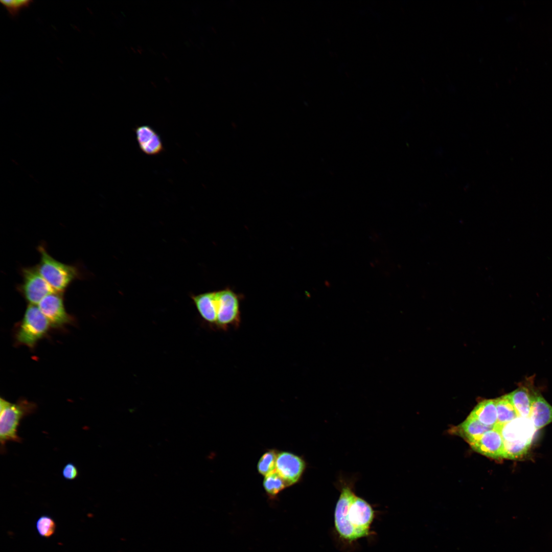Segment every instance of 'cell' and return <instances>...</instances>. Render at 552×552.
I'll return each mask as SVG.
<instances>
[{
    "label": "cell",
    "instance_id": "obj_5",
    "mask_svg": "<svg viewBox=\"0 0 552 552\" xmlns=\"http://www.w3.org/2000/svg\"><path fill=\"white\" fill-rule=\"evenodd\" d=\"M51 329L38 306L28 304L23 317L15 327V343L33 349L40 340L49 335Z\"/></svg>",
    "mask_w": 552,
    "mask_h": 552
},
{
    "label": "cell",
    "instance_id": "obj_3",
    "mask_svg": "<svg viewBox=\"0 0 552 552\" xmlns=\"http://www.w3.org/2000/svg\"><path fill=\"white\" fill-rule=\"evenodd\" d=\"M37 404L25 398H20L15 403H11L4 398L0 399V442L1 452L6 451V444L12 441L20 443L22 439L17 434L20 421L25 417L35 412Z\"/></svg>",
    "mask_w": 552,
    "mask_h": 552
},
{
    "label": "cell",
    "instance_id": "obj_4",
    "mask_svg": "<svg viewBox=\"0 0 552 552\" xmlns=\"http://www.w3.org/2000/svg\"><path fill=\"white\" fill-rule=\"evenodd\" d=\"M40 255L37 269L55 291L64 293L73 282L82 278L80 269L76 265L63 263L52 257L45 246L37 247Z\"/></svg>",
    "mask_w": 552,
    "mask_h": 552
},
{
    "label": "cell",
    "instance_id": "obj_6",
    "mask_svg": "<svg viewBox=\"0 0 552 552\" xmlns=\"http://www.w3.org/2000/svg\"><path fill=\"white\" fill-rule=\"evenodd\" d=\"M243 295L229 287L214 291V310L216 321L214 328L226 331L238 327L241 323V302Z\"/></svg>",
    "mask_w": 552,
    "mask_h": 552
},
{
    "label": "cell",
    "instance_id": "obj_19",
    "mask_svg": "<svg viewBox=\"0 0 552 552\" xmlns=\"http://www.w3.org/2000/svg\"><path fill=\"white\" fill-rule=\"evenodd\" d=\"M278 454L275 450H269L261 456L258 463V470L266 476L275 471Z\"/></svg>",
    "mask_w": 552,
    "mask_h": 552
},
{
    "label": "cell",
    "instance_id": "obj_13",
    "mask_svg": "<svg viewBox=\"0 0 552 552\" xmlns=\"http://www.w3.org/2000/svg\"><path fill=\"white\" fill-rule=\"evenodd\" d=\"M533 380L527 379L519 387L507 394L518 416L528 418L532 402L531 385Z\"/></svg>",
    "mask_w": 552,
    "mask_h": 552
},
{
    "label": "cell",
    "instance_id": "obj_8",
    "mask_svg": "<svg viewBox=\"0 0 552 552\" xmlns=\"http://www.w3.org/2000/svg\"><path fill=\"white\" fill-rule=\"evenodd\" d=\"M64 293L54 291L44 297L38 304L39 309L48 320L52 329L62 330L75 323L74 317L67 313L64 303Z\"/></svg>",
    "mask_w": 552,
    "mask_h": 552
},
{
    "label": "cell",
    "instance_id": "obj_17",
    "mask_svg": "<svg viewBox=\"0 0 552 552\" xmlns=\"http://www.w3.org/2000/svg\"><path fill=\"white\" fill-rule=\"evenodd\" d=\"M494 400L497 413V424H504L519 417L507 395Z\"/></svg>",
    "mask_w": 552,
    "mask_h": 552
},
{
    "label": "cell",
    "instance_id": "obj_14",
    "mask_svg": "<svg viewBox=\"0 0 552 552\" xmlns=\"http://www.w3.org/2000/svg\"><path fill=\"white\" fill-rule=\"evenodd\" d=\"M494 427L487 426L480 423L475 418L469 415L467 419L455 429L456 433L464 438L470 445L478 441L488 431Z\"/></svg>",
    "mask_w": 552,
    "mask_h": 552
},
{
    "label": "cell",
    "instance_id": "obj_9",
    "mask_svg": "<svg viewBox=\"0 0 552 552\" xmlns=\"http://www.w3.org/2000/svg\"><path fill=\"white\" fill-rule=\"evenodd\" d=\"M306 467L305 461L297 455L286 451L278 454L275 471L283 479L286 487L299 481Z\"/></svg>",
    "mask_w": 552,
    "mask_h": 552
},
{
    "label": "cell",
    "instance_id": "obj_2",
    "mask_svg": "<svg viewBox=\"0 0 552 552\" xmlns=\"http://www.w3.org/2000/svg\"><path fill=\"white\" fill-rule=\"evenodd\" d=\"M501 433L504 446V458L522 457L530 449L536 429L529 418L518 417L503 425L495 426Z\"/></svg>",
    "mask_w": 552,
    "mask_h": 552
},
{
    "label": "cell",
    "instance_id": "obj_20",
    "mask_svg": "<svg viewBox=\"0 0 552 552\" xmlns=\"http://www.w3.org/2000/svg\"><path fill=\"white\" fill-rule=\"evenodd\" d=\"M36 528L39 536L48 538L54 534L56 524L51 516L43 515L40 516L36 520Z\"/></svg>",
    "mask_w": 552,
    "mask_h": 552
},
{
    "label": "cell",
    "instance_id": "obj_10",
    "mask_svg": "<svg viewBox=\"0 0 552 552\" xmlns=\"http://www.w3.org/2000/svg\"><path fill=\"white\" fill-rule=\"evenodd\" d=\"M470 446L474 451L488 457L504 458L503 438L499 430L495 427L486 432L478 441Z\"/></svg>",
    "mask_w": 552,
    "mask_h": 552
},
{
    "label": "cell",
    "instance_id": "obj_21",
    "mask_svg": "<svg viewBox=\"0 0 552 552\" xmlns=\"http://www.w3.org/2000/svg\"><path fill=\"white\" fill-rule=\"evenodd\" d=\"M1 3L6 8L9 14L13 17H15L22 9L28 7L32 3V1L30 0H3L1 1Z\"/></svg>",
    "mask_w": 552,
    "mask_h": 552
},
{
    "label": "cell",
    "instance_id": "obj_1",
    "mask_svg": "<svg viewBox=\"0 0 552 552\" xmlns=\"http://www.w3.org/2000/svg\"><path fill=\"white\" fill-rule=\"evenodd\" d=\"M375 517L372 505L355 494L352 483L343 484L334 513V527L339 538L351 543L369 536Z\"/></svg>",
    "mask_w": 552,
    "mask_h": 552
},
{
    "label": "cell",
    "instance_id": "obj_16",
    "mask_svg": "<svg viewBox=\"0 0 552 552\" xmlns=\"http://www.w3.org/2000/svg\"><path fill=\"white\" fill-rule=\"evenodd\" d=\"M487 426L495 427L497 423V413L494 399L479 402L469 415Z\"/></svg>",
    "mask_w": 552,
    "mask_h": 552
},
{
    "label": "cell",
    "instance_id": "obj_18",
    "mask_svg": "<svg viewBox=\"0 0 552 552\" xmlns=\"http://www.w3.org/2000/svg\"><path fill=\"white\" fill-rule=\"evenodd\" d=\"M263 487L270 497L273 498L286 487V486L283 479L275 471L265 476Z\"/></svg>",
    "mask_w": 552,
    "mask_h": 552
},
{
    "label": "cell",
    "instance_id": "obj_22",
    "mask_svg": "<svg viewBox=\"0 0 552 552\" xmlns=\"http://www.w3.org/2000/svg\"><path fill=\"white\" fill-rule=\"evenodd\" d=\"M62 474L65 479L72 480L78 477L79 472L77 467L74 464L68 463L63 467Z\"/></svg>",
    "mask_w": 552,
    "mask_h": 552
},
{
    "label": "cell",
    "instance_id": "obj_12",
    "mask_svg": "<svg viewBox=\"0 0 552 552\" xmlns=\"http://www.w3.org/2000/svg\"><path fill=\"white\" fill-rule=\"evenodd\" d=\"M136 139L139 148L148 155H157L164 151V147L160 135L151 126L142 125L134 128Z\"/></svg>",
    "mask_w": 552,
    "mask_h": 552
},
{
    "label": "cell",
    "instance_id": "obj_11",
    "mask_svg": "<svg viewBox=\"0 0 552 552\" xmlns=\"http://www.w3.org/2000/svg\"><path fill=\"white\" fill-rule=\"evenodd\" d=\"M531 392L532 402L528 418L538 430L552 423V406L535 387L534 382L531 385Z\"/></svg>",
    "mask_w": 552,
    "mask_h": 552
},
{
    "label": "cell",
    "instance_id": "obj_15",
    "mask_svg": "<svg viewBox=\"0 0 552 552\" xmlns=\"http://www.w3.org/2000/svg\"><path fill=\"white\" fill-rule=\"evenodd\" d=\"M192 298L201 318L214 328L216 323L214 308V291L193 295Z\"/></svg>",
    "mask_w": 552,
    "mask_h": 552
},
{
    "label": "cell",
    "instance_id": "obj_7",
    "mask_svg": "<svg viewBox=\"0 0 552 552\" xmlns=\"http://www.w3.org/2000/svg\"><path fill=\"white\" fill-rule=\"evenodd\" d=\"M22 283L17 290L28 304H38L46 295L55 291L39 273L36 266L22 267L20 270Z\"/></svg>",
    "mask_w": 552,
    "mask_h": 552
}]
</instances>
